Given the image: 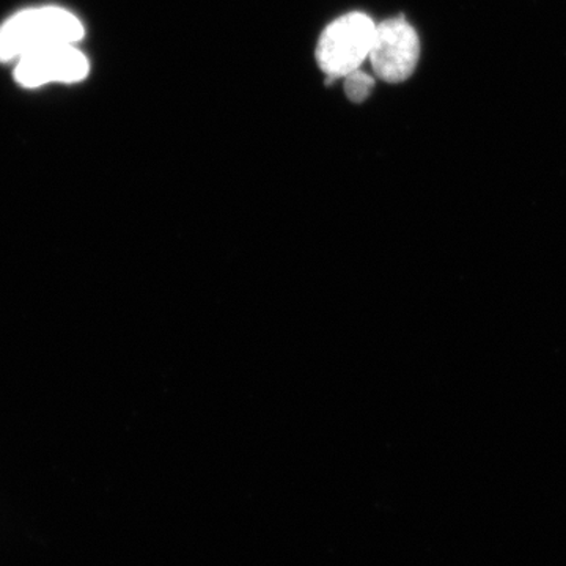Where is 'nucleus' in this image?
I'll use <instances>...</instances> for the list:
<instances>
[{"mask_svg":"<svg viewBox=\"0 0 566 566\" xmlns=\"http://www.w3.org/2000/svg\"><path fill=\"white\" fill-rule=\"evenodd\" d=\"M82 36L80 18L61 7L20 11L0 25V62H17L22 55L57 44H76Z\"/></svg>","mask_w":566,"mask_h":566,"instance_id":"1","label":"nucleus"},{"mask_svg":"<svg viewBox=\"0 0 566 566\" xmlns=\"http://www.w3.org/2000/svg\"><path fill=\"white\" fill-rule=\"evenodd\" d=\"M376 24L367 14L348 13L331 22L316 44V61L327 84L359 70L370 55Z\"/></svg>","mask_w":566,"mask_h":566,"instance_id":"2","label":"nucleus"},{"mask_svg":"<svg viewBox=\"0 0 566 566\" xmlns=\"http://www.w3.org/2000/svg\"><path fill=\"white\" fill-rule=\"evenodd\" d=\"M420 57L417 32L403 18L376 24L374 44L368 61L379 80L398 84L415 73Z\"/></svg>","mask_w":566,"mask_h":566,"instance_id":"3","label":"nucleus"},{"mask_svg":"<svg viewBox=\"0 0 566 566\" xmlns=\"http://www.w3.org/2000/svg\"><path fill=\"white\" fill-rule=\"evenodd\" d=\"M91 63L76 44H57L22 55L17 61L14 80L22 87L36 88L41 85L63 82L74 84L87 77Z\"/></svg>","mask_w":566,"mask_h":566,"instance_id":"4","label":"nucleus"},{"mask_svg":"<svg viewBox=\"0 0 566 566\" xmlns=\"http://www.w3.org/2000/svg\"><path fill=\"white\" fill-rule=\"evenodd\" d=\"M375 88V80L370 74L356 70L345 76V93L349 102L363 103L371 95Z\"/></svg>","mask_w":566,"mask_h":566,"instance_id":"5","label":"nucleus"}]
</instances>
